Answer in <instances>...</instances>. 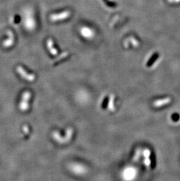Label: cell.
I'll return each instance as SVG.
<instances>
[{"label":"cell","instance_id":"6da1fadb","mask_svg":"<svg viewBox=\"0 0 180 181\" xmlns=\"http://www.w3.org/2000/svg\"><path fill=\"white\" fill-rule=\"evenodd\" d=\"M22 21L24 28L28 31H32L36 27L35 16L31 9H25L22 12Z\"/></svg>","mask_w":180,"mask_h":181},{"label":"cell","instance_id":"7a4b0ae2","mask_svg":"<svg viewBox=\"0 0 180 181\" xmlns=\"http://www.w3.org/2000/svg\"><path fill=\"white\" fill-rule=\"evenodd\" d=\"M73 130L72 128H69L65 132V137H62L59 132L54 131L52 134V137L53 139L59 144H64L69 142L73 137Z\"/></svg>","mask_w":180,"mask_h":181},{"label":"cell","instance_id":"3957f363","mask_svg":"<svg viewBox=\"0 0 180 181\" xmlns=\"http://www.w3.org/2000/svg\"><path fill=\"white\" fill-rule=\"evenodd\" d=\"M71 15V12L70 11L66 10L62 11L59 13L57 14H53L50 15V20L52 22H57V21H63L70 17Z\"/></svg>","mask_w":180,"mask_h":181},{"label":"cell","instance_id":"277c9868","mask_svg":"<svg viewBox=\"0 0 180 181\" xmlns=\"http://www.w3.org/2000/svg\"><path fill=\"white\" fill-rule=\"evenodd\" d=\"M31 97L29 92H25L22 96V99L19 104V108L22 111H26L29 108V101Z\"/></svg>","mask_w":180,"mask_h":181},{"label":"cell","instance_id":"5b68a950","mask_svg":"<svg viewBox=\"0 0 180 181\" xmlns=\"http://www.w3.org/2000/svg\"><path fill=\"white\" fill-rule=\"evenodd\" d=\"M16 71L18 74L21 76L22 78H23L25 80L28 82H33L35 79V76L33 74L28 73L24 68L20 66L17 67Z\"/></svg>","mask_w":180,"mask_h":181},{"label":"cell","instance_id":"8992f818","mask_svg":"<svg viewBox=\"0 0 180 181\" xmlns=\"http://www.w3.org/2000/svg\"><path fill=\"white\" fill-rule=\"evenodd\" d=\"M7 35H8V38L7 39L4 40L3 43V45L4 48H9L12 47V45L15 43V36H14L13 32L11 31H8Z\"/></svg>","mask_w":180,"mask_h":181},{"label":"cell","instance_id":"52a82bcc","mask_svg":"<svg viewBox=\"0 0 180 181\" xmlns=\"http://www.w3.org/2000/svg\"><path fill=\"white\" fill-rule=\"evenodd\" d=\"M80 34L84 38L88 39H91L94 36V31L91 28H89L88 27H82L80 29Z\"/></svg>","mask_w":180,"mask_h":181},{"label":"cell","instance_id":"ba28073f","mask_svg":"<svg viewBox=\"0 0 180 181\" xmlns=\"http://www.w3.org/2000/svg\"><path fill=\"white\" fill-rule=\"evenodd\" d=\"M46 46H47V48L49 50V52L52 55H56L58 53L57 49H56V48L55 47L54 45V42L53 40L49 38L46 41Z\"/></svg>","mask_w":180,"mask_h":181},{"label":"cell","instance_id":"9c48e42d","mask_svg":"<svg viewBox=\"0 0 180 181\" xmlns=\"http://www.w3.org/2000/svg\"><path fill=\"white\" fill-rule=\"evenodd\" d=\"M171 99L170 97L159 99V100H157L155 101L153 103V106L154 107H161V106H163L164 105H166V104L170 103L171 102Z\"/></svg>","mask_w":180,"mask_h":181},{"label":"cell","instance_id":"30bf717a","mask_svg":"<svg viewBox=\"0 0 180 181\" xmlns=\"http://www.w3.org/2000/svg\"><path fill=\"white\" fill-rule=\"evenodd\" d=\"M143 155L145 156V164L147 167H149L151 165V161L150 159V151L149 149H145L143 151Z\"/></svg>","mask_w":180,"mask_h":181},{"label":"cell","instance_id":"8fae6325","mask_svg":"<svg viewBox=\"0 0 180 181\" xmlns=\"http://www.w3.org/2000/svg\"><path fill=\"white\" fill-rule=\"evenodd\" d=\"M114 100H115V96L113 95H111L109 97V99L108 101V108L110 111H114L115 110V105H114Z\"/></svg>","mask_w":180,"mask_h":181}]
</instances>
